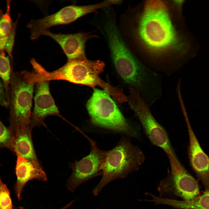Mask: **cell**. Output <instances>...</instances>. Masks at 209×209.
I'll return each instance as SVG.
<instances>
[{
    "label": "cell",
    "mask_w": 209,
    "mask_h": 209,
    "mask_svg": "<svg viewBox=\"0 0 209 209\" xmlns=\"http://www.w3.org/2000/svg\"><path fill=\"white\" fill-rule=\"evenodd\" d=\"M168 3L150 0L130 8L120 16L121 33L131 50L142 46L155 69L163 73L179 67L186 44L174 22Z\"/></svg>",
    "instance_id": "cell-1"
},
{
    "label": "cell",
    "mask_w": 209,
    "mask_h": 209,
    "mask_svg": "<svg viewBox=\"0 0 209 209\" xmlns=\"http://www.w3.org/2000/svg\"><path fill=\"white\" fill-rule=\"evenodd\" d=\"M86 107L91 124L95 128L130 138L140 137V127L125 117L115 101L105 91L94 88Z\"/></svg>",
    "instance_id": "cell-2"
},
{
    "label": "cell",
    "mask_w": 209,
    "mask_h": 209,
    "mask_svg": "<svg viewBox=\"0 0 209 209\" xmlns=\"http://www.w3.org/2000/svg\"><path fill=\"white\" fill-rule=\"evenodd\" d=\"M145 159L143 152L132 143L130 138L122 136L116 145L108 151L103 166L102 176L92 190L93 195H98L113 181L125 178L139 170Z\"/></svg>",
    "instance_id": "cell-3"
},
{
    "label": "cell",
    "mask_w": 209,
    "mask_h": 209,
    "mask_svg": "<svg viewBox=\"0 0 209 209\" xmlns=\"http://www.w3.org/2000/svg\"><path fill=\"white\" fill-rule=\"evenodd\" d=\"M104 62L100 60H92L87 58L67 61L53 73L55 80H65L75 84L86 85L93 89L96 86L102 88L117 103L127 101L122 90L111 85L99 76L104 70Z\"/></svg>",
    "instance_id": "cell-4"
},
{
    "label": "cell",
    "mask_w": 209,
    "mask_h": 209,
    "mask_svg": "<svg viewBox=\"0 0 209 209\" xmlns=\"http://www.w3.org/2000/svg\"><path fill=\"white\" fill-rule=\"evenodd\" d=\"M35 76L34 72L26 70L14 72L13 67L10 83V128L21 125H30Z\"/></svg>",
    "instance_id": "cell-5"
},
{
    "label": "cell",
    "mask_w": 209,
    "mask_h": 209,
    "mask_svg": "<svg viewBox=\"0 0 209 209\" xmlns=\"http://www.w3.org/2000/svg\"><path fill=\"white\" fill-rule=\"evenodd\" d=\"M129 90L127 102L149 140L153 145L162 149L167 155L178 159L167 132L155 119L150 108L137 91L132 88H129Z\"/></svg>",
    "instance_id": "cell-6"
},
{
    "label": "cell",
    "mask_w": 209,
    "mask_h": 209,
    "mask_svg": "<svg viewBox=\"0 0 209 209\" xmlns=\"http://www.w3.org/2000/svg\"><path fill=\"white\" fill-rule=\"evenodd\" d=\"M170 165L167 177L162 179L158 188L159 197L174 199L176 197L182 200H191L199 193L196 180L187 171L179 159L167 155Z\"/></svg>",
    "instance_id": "cell-7"
},
{
    "label": "cell",
    "mask_w": 209,
    "mask_h": 209,
    "mask_svg": "<svg viewBox=\"0 0 209 209\" xmlns=\"http://www.w3.org/2000/svg\"><path fill=\"white\" fill-rule=\"evenodd\" d=\"M30 63L35 75V106L31 113L30 126L33 129L41 125L44 124V119L50 116H56L65 120L51 94L46 70L34 58L31 59Z\"/></svg>",
    "instance_id": "cell-8"
},
{
    "label": "cell",
    "mask_w": 209,
    "mask_h": 209,
    "mask_svg": "<svg viewBox=\"0 0 209 209\" xmlns=\"http://www.w3.org/2000/svg\"><path fill=\"white\" fill-rule=\"evenodd\" d=\"M107 6L105 1L94 4L77 6L72 5L62 8L57 12L43 18L31 20L27 26L30 30V37L35 40L44 31L53 26L70 24L80 17L104 8Z\"/></svg>",
    "instance_id": "cell-9"
},
{
    "label": "cell",
    "mask_w": 209,
    "mask_h": 209,
    "mask_svg": "<svg viewBox=\"0 0 209 209\" xmlns=\"http://www.w3.org/2000/svg\"><path fill=\"white\" fill-rule=\"evenodd\" d=\"M85 136L90 144L89 153L79 161L69 163L72 172L66 186L72 192L83 183L103 174V166L108 150L100 149L95 141L87 136Z\"/></svg>",
    "instance_id": "cell-10"
},
{
    "label": "cell",
    "mask_w": 209,
    "mask_h": 209,
    "mask_svg": "<svg viewBox=\"0 0 209 209\" xmlns=\"http://www.w3.org/2000/svg\"><path fill=\"white\" fill-rule=\"evenodd\" d=\"M42 35L51 38L60 46L68 61L87 58V42L91 39L99 37L91 32H81L75 34H62L53 33L48 30L43 31L41 35Z\"/></svg>",
    "instance_id": "cell-11"
},
{
    "label": "cell",
    "mask_w": 209,
    "mask_h": 209,
    "mask_svg": "<svg viewBox=\"0 0 209 209\" xmlns=\"http://www.w3.org/2000/svg\"><path fill=\"white\" fill-rule=\"evenodd\" d=\"M189 133L188 154L191 167L206 189H209V158L201 148L192 129L186 112L183 113Z\"/></svg>",
    "instance_id": "cell-12"
},
{
    "label": "cell",
    "mask_w": 209,
    "mask_h": 209,
    "mask_svg": "<svg viewBox=\"0 0 209 209\" xmlns=\"http://www.w3.org/2000/svg\"><path fill=\"white\" fill-rule=\"evenodd\" d=\"M17 158L15 168L17 181L13 189L19 200H21V194L27 182L37 179L44 181H47L46 174L40 164L26 158L16 154Z\"/></svg>",
    "instance_id": "cell-13"
},
{
    "label": "cell",
    "mask_w": 209,
    "mask_h": 209,
    "mask_svg": "<svg viewBox=\"0 0 209 209\" xmlns=\"http://www.w3.org/2000/svg\"><path fill=\"white\" fill-rule=\"evenodd\" d=\"M13 137L14 152L29 160L40 163L34 147L32 137L33 128L22 125L10 129Z\"/></svg>",
    "instance_id": "cell-14"
},
{
    "label": "cell",
    "mask_w": 209,
    "mask_h": 209,
    "mask_svg": "<svg viewBox=\"0 0 209 209\" xmlns=\"http://www.w3.org/2000/svg\"><path fill=\"white\" fill-rule=\"evenodd\" d=\"M153 201L156 204L166 205L177 209H209V189L190 201L165 199L156 196Z\"/></svg>",
    "instance_id": "cell-15"
},
{
    "label": "cell",
    "mask_w": 209,
    "mask_h": 209,
    "mask_svg": "<svg viewBox=\"0 0 209 209\" xmlns=\"http://www.w3.org/2000/svg\"><path fill=\"white\" fill-rule=\"evenodd\" d=\"M4 51H0V77L2 80L4 89L8 103L11 69L9 57L6 56Z\"/></svg>",
    "instance_id": "cell-16"
},
{
    "label": "cell",
    "mask_w": 209,
    "mask_h": 209,
    "mask_svg": "<svg viewBox=\"0 0 209 209\" xmlns=\"http://www.w3.org/2000/svg\"><path fill=\"white\" fill-rule=\"evenodd\" d=\"M7 1L6 12L4 13L0 9V38L8 36L13 28V23L10 16V2Z\"/></svg>",
    "instance_id": "cell-17"
},
{
    "label": "cell",
    "mask_w": 209,
    "mask_h": 209,
    "mask_svg": "<svg viewBox=\"0 0 209 209\" xmlns=\"http://www.w3.org/2000/svg\"><path fill=\"white\" fill-rule=\"evenodd\" d=\"M3 148L14 152L13 137L10 128L6 127L0 120V149Z\"/></svg>",
    "instance_id": "cell-18"
},
{
    "label": "cell",
    "mask_w": 209,
    "mask_h": 209,
    "mask_svg": "<svg viewBox=\"0 0 209 209\" xmlns=\"http://www.w3.org/2000/svg\"><path fill=\"white\" fill-rule=\"evenodd\" d=\"M18 19L14 23L13 28L10 35L6 37L0 38V51H6L9 55L12 62V53Z\"/></svg>",
    "instance_id": "cell-19"
},
{
    "label": "cell",
    "mask_w": 209,
    "mask_h": 209,
    "mask_svg": "<svg viewBox=\"0 0 209 209\" xmlns=\"http://www.w3.org/2000/svg\"><path fill=\"white\" fill-rule=\"evenodd\" d=\"M10 191L0 179V209H13Z\"/></svg>",
    "instance_id": "cell-20"
},
{
    "label": "cell",
    "mask_w": 209,
    "mask_h": 209,
    "mask_svg": "<svg viewBox=\"0 0 209 209\" xmlns=\"http://www.w3.org/2000/svg\"><path fill=\"white\" fill-rule=\"evenodd\" d=\"M3 86L0 80V105L8 107V103Z\"/></svg>",
    "instance_id": "cell-21"
},
{
    "label": "cell",
    "mask_w": 209,
    "mask_h": 209,
    "mask_svg": "<svg viewBox=\"0 0 209 209\" xmlns=\"http://www.w3.org/2000/svg\"><path fill=\"white\" fill-rule=\"evenodd\" d=\"M74 201H72L66 205L63 208L60 209H66L69 207H70L73 203ZM13 209H25L24 207H13Z\"/></svg>",
    "instance_id": "cell-22"
},
{
    "label": "cell",
    "mask_w": 209,
    "mask_h": 209,
    "mask_svg": "<svg viewBox=\"0 0 209 209\" xmlns=\"http://www.w3.org/2000/svg\"><path fill=\"white\" fill-rule=\"evenodd\" d=\"M96 209H98V208H97Z\"/></svg>",
    "instance_id": "cell-23"
},
{
    "label": "cell",
    "mask_w": 209,
    "mask_h": 209,
    "mask_svg": "<svg viewBox=\"0 0 209 209\" xmlns=\"http://www.w3.org/2000/svg\"></svg>",
    "instance_id": "cell-24"
}]
</instances>
